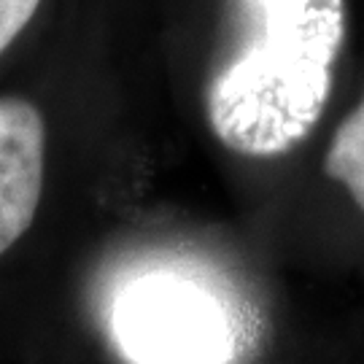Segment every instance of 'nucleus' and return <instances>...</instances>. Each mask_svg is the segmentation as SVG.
Instances as JSON below:
<instances>
[{"label": "nucleus", "mask_w": 364, "mask_h": 364, "mask_svg": "<svg viewBox=\"0 0 364 364\" xmlns=\"http://www.w3.org/2000/svg\"><path fill=\"white\" fill-rule=\"evenodd\" d=\"M235 43L210 76L213 135L243 156H278L324 114L346 41V0H232Z\"/></svg>", "instance_id": "f257e3e1"}, {"label": "nucleus", "mask_w": 364, "mask_h": 364, "mask_svg": "<svg viewBox=\"0 0 364 364\" xmlns=\"http://www.w3.org/2000/svg\"><path fill=\"white\" fill-rule=\"evenodd\" d=\"M111 338L132 364H224L235 353L227 305L189 275L146 273L111 305Z\"/></svg>", "instance_id": "f03ea898"}, {"label": "nucleus", "mask_w": 364, "mask_h": 364, "mask_svg": "<svg viewBox=\"0 0 364 364\" xmlns=\"http://www.w3.org/2000/svg\"><path fill=\"white\" fill-rule=\"evenodd\" d=\"M46 124L36 105L0 97V257L30 230L43 195Z\"/></svg>", "instance_id": "7ed1b4c3"}, {"label": "nucleus", "mask_w": 364, "mask_h": 364, "mask_svg": "<svg viewBox=\"0 0 364 364\" xmlns=\"http://www.w3.org/2000/svg\"><path fill=\"white\" fill-rule=\"evenodd\" d=\"M324 173L348 189L364 213V97L332 135L324 156Z\"/></svg>", "instance_id": "20e7f679"}, {"label": "nucleus", "mask_w": 364, "mask_h": 364, "mask_svg": "<svg viewBox=\"0 0 364 364\" xmlns=\"http://www.w3.org/2000/svg\"><path fill=\"white\" fill-rule=\"evenodd\" d=\"M38 6L41 0H0V54L30 25Z\"/></svg>", "instance_id": "39448f33"}]
</instances>
